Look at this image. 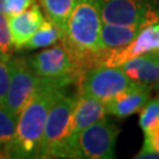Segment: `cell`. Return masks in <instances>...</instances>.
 Masks as SVG:
<instances>
[{"label":"cell","mask_w":159,"mask_h":159,"mask_svg":"<svg viewBox=\"0 0 159 159\" xmlns=\"http://www.w3.org/2000/svg\"><path fill=\"white\" fill-rule=\"evenodd\" d=\"M102 25L99 0H74L60 41L81 73L98 66L106 51L100 41Z\"/></svg>","instance_id":"obj_1"},{"label":"cell","mask_w":159,"mask_h":159,"mask_svg":"<svg viewBox=\"0 0 159 159\" xmlns=\"http://www.w3.org/2000/svg\"><path fill=\"white\" fill-rule=\"evenodd\" d=\"M64 91L56 83L44 79L17 118L11 158H39L46 118L58 94Z\"/></svg>","instance_id":"obj_2"},{"label":"cell","mask_w":159,"mask_h":159,"mask_svg":"<svg viewBox=\"0 0 159 159\" xmlns=\"http://www.w3.org/2000/svg\"><path fill=\"white\" fill-rule=\"evenodd\" d=\"M74 98L58 94L46 118L39 158H77L71 143Z\"/></svg>","instance_id":"obj_3"},{"label":"cell","mask_w":159,"mask_h":159,"mask_svg":"<svg viewBox=\"0 0 159 159\" xmlns=\"http://www.w3.org/2000/svg\"><path fill=\"white\" fill-rule=\"evenodd\" d=\"M27 61L39 78L56 83L64 89L77 81L81 74L61 41L50 48L30 56Z\"/></svg>","instance_id":"obj_4"},{"label":"cell","mask_w":159,"mask_h":159,"mask_svg":"<svg viewBox=\"0 0 159 159\" xmlns=\"http://www.w3.org/2000/svg\"><path fill=\"white\" fill-rule=\"evenodd\" d=\"M80 93L107 102L132 84L120 67L98 65L85 70L77 79Z\"/></svg>","instance_id":"obj_5"},{"label":"cell","mask_w":159,"mask_h":159,"mask_svg":"<svg viewBox=\"0 0 159 159\" xmlns=\"http://www.w3.org/2000/svg\"><path fill=\"white\" fill-rule=\"evenodd\" d=\"M10 83L4 106L12 116L18 118L25 105L44 83V79L32 71L27 58H10Z\"/></svg>","instance_id":"obj_6"},{"label":"cell","mask_w":159,"mask_h":159,"mask_svg":"<svg viewBox=\"0 0 159 159\" xmlns=\"http://www.w3.org/2000/svg\"><path fill=\"white\" fill-rule=\"evenodd\" d=\"M118 134L119 130L106 118L85 127L77 137V148L80 158H114Z\"/></svg>","instance_id":"obj_7"},{"label":"cell","mask_w":159,"mask_h":159,"mask_svg":"<svg viewBox=\"0 0 159 159\" xmlns=\"http://www.w3.org/2000/svg\"><path fill=\"white\" fill-rule=\"evenodd\" d=\"M102 23L129 25L159 20L153 0H99Z\"/></svg>","instance_id":"obj_8"},{"label":"cell","mask_w":159,"mask_h":159,"mask_svg":"<svg viewBox=\"0 0 159 159\" xmlns=\"http://www.w3.org/2000/svg\"><path fill=\"white\" fill-rule=\"evenodd\" d=\"M150 52H159V20L146 26L126 46L106 50L102 53L99 65L118 67L132 58Z\"/></svg>","instance_id":"obj_9"},{"label":"cell","mask_w":159,"mask_h":159,"mask_svg":"<svg viewBox=\"0 0 159 159\" xmlns=\"http://www.w3.org/2000/svg\"><path fill=\"white\" fill-rule=\"evenodd\" d=\"M106 114L107 113H106L105 102L80 92L74 98L73 111H72L71 143L77 158H80L78 148H77V137L79 134V132L99 120L105 119Z\"/></svg>","instance_id":"obj_10"},{"label":"cell","mask_w":159,"mask_h":159,"mask_svg":"<svg viewBox=\"0 0 159 159\" xmlns=\"http://www.w3.org/2000/svg\"><path fill=\"white\" fill-rule=\"evenodd\" d=\"M151 90L152 89L148 86L132 81L127 89L105 102L106 113L112 114L117 118H126L139 112L150 99Z\"/></svg>","instance_id":"obj_11"},{"label":"cell","mask_w":159,"mask_h":159,"mask_svg":"<svg viewBox=\"0 0 159 159\" xmlns=\"http://www.w3.org/2000/svg\"><path fill=\"white\" fill-rule=\"evenodd\" d=\"M7 21L12 46L17 51H21L23 46L31 39V37L45 21V17L40 6L34 2L31 7L21 13L7 17Z\"/></svg>","instance_id":"obj_12"},{"label":"cell","mask_w":159,"mask_h":159,"mask_svg":"<svg viewBox=\"0 0 159 159\" xmlns=\"http://www.w3.org/2000/svg\"><path fill=\"white\" fill-rule=\"evenodd\" d=\"M120 67L132 81H136L151 89L159 86V52H150L132 58Z\"/></svg>","instance_id":"obj_13"},{"label":"cell","mask_w":159,"mask_h":159,"mask_svg":"<svg viewBox=\"0 0 159 159\" xmlns=\"http://www.w3.org/2000/svg\"><path fill=\"white\" fill-rule=\"evenodd\" d=\"M148 25L150 23L148 21L129 25L102 23L100 31V41L102 47L105 50H113L126 46Z\"/></svg>","instance_id":"obj_14"},{"label":"cell","mask_w":159,"mask_h":159,"mask_svg":"<svg viewBox=\"0 0 159 159\" xmlns=\"http://www.w3.org/2000/svg\"><path fill=\"white\" fill-rule=\"evenodd\" d=\"M63 34L60 30L58 29L54 24H52L48 19L43 23V25L37 30V32L31 37V39L23 46L21 50L25 51H32V50H39L45 48L48 46L57 44L61 40Z\"/></svg>","instance_id":"obj_15"},{"label":"cell","mask_w":159,"mask_h":159,"mask_svg":"<svg viewBox=\"0 0 159 159\" xmlns=\"http://www.w3.org/2000/svg\"><path fill=\"white\" fill-rule=\"evenodd\" d=\"M40 4L44 7L47 19L60 30L61 34H64L74 0H40Z\"/></svg>","instance_id":"obj_16"},{"label":"cell","mask_w":159,"mask_h":159,"mask_svg":"<svg viewBox=\"0 0 159 159\" xmlns=\"http://www.w3.org/2000/svg\"><path fill=\"white\" fill-rule=\"evenodd\" d=\"M17 118L5 106H0V158H11Z\"/></svg>","instance_id":"obj_17"},{"label":"cell","mask_w":159,"mask_h":159,"mask_svg":"<svg viewBox=\"0 0 159 159\" xmlns=\"http://www.w3.org/2000/svg\"><path fill=\"white\" fill-rule=\"evenodd\" d=\"M139 112V125L145 136L159 129V97L148 100Z\"/></svg>","instance_id":"obj_18"},{"label":"cell","mask_w":159,"mask_h":159,"mask_svg":"<svg viewBox=\"0 0 159 159\" xmlns=\"http://www.w3.org/2000/svg\"><path fill=\"white\" fill-rule=\"evenodd\" d=\"M10 54L0 51V106H4L6 93L10 83Z\"/></svg>","instance_id":"obj_19"},{"label":"cell","mask_w":159,"mask_h":159,"mask_svg":"<svg viewBox=\"0 0 159 159\" xmlns=\"http://www.w3.org/2000/svg\"><path fill=\"white\" fill-rule=\"evenodd\" d=\"M12 47L11 34L8 29L7 16L5 13L0 12V51L2 53L10 54V50Z\"/></svg>","instance_id":"obj_20"},{"label":"cell","mask_w":159,"mask_h":159,"mask_svg":"<svg viewBox=\"0 0 159 159\" xmlns=\"http://www.w3.org/2000/svg\"><path fill=\"white\" fill-rule=\"evenodd\" d=\"M35 0H5L4 2V13L7 17H11L27 10L33 5Z\"/></svg>","instance_id":"obj_21"},{"label":"cell","mask_w":159,"mask_h":159,"mask_svg":"<svg viewBox=\"0 0 159 159\" xmlns=\"http://www.w3.org/2000/svg\"><path fill=\"white\" fill-rule=\"evenodd\" d=\"M136 159H159V153L151 148V145L145 139L142 150L136 156Z\"/></svg>","instance_id":"obj_22"},{"label":"cell","mask_w":159,"mask_h":159,"mask_svg":"<svg viewBox=\"0 0 159 159\" xmlns=\"http://www.w3.org/2000/svg\"><path fill=\"white\" fill-rule=\"evenodd\" d=\"M145 139H146L148 142V144L151 145V148L159 153V129L153 131L151 134L145 136Z\"/></svg>","instance_id":"obj_23"},{"label":"cell","mask_w":159,"mask_h":159,"mask_svg":"<svg viewBox=\"0 0 159 159\" xmlns=\"http://www.w3.org/2000/svg\"><path fill=\"white\" fill-rule=\"evenodd\" d=\"M4 2H5V0H0V12H2V13H4Z\"/></svg>","instance_id":"obj_24"}]
</instances>
